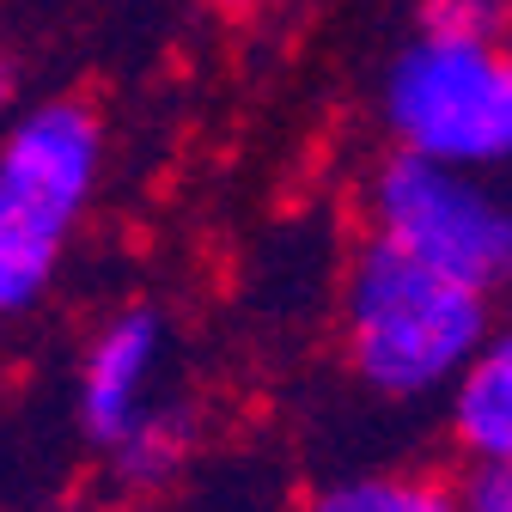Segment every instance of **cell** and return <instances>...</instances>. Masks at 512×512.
Here are the masks:
<instances>
[{
    "instance_id": "1",
    "label": "cell",
    "mask_w": 512,
    "mask_h": 512,
    "mask_svg": "<svg viewBox=\"0 0 512 512\" xmlns=\"http://www.w3.org/2000/svg\"><path fill=\"white\" fill-rule=\"evenodd\" d=\"M494 293L360 238L342 281V354L384 403H427L494 336Z\"/></svg>"
},
{
    "instance_id": "2",
    "label": "cell",
    "mask_w": 512,
    "mask_h": 512,
    "mask_svg": "<svg viewBox=\"0 0 512 512\" xmlns=\"http://www.w3.org/2000/svg\"><path fill=\"white\" fill-rule=\"evenodd\" d=\"M104 183V116L86 98H43L0 128V317L55 287Z\"/></svg>"
},
{
    "instance_id": "3",
    "label": "cell",
    "mask_w": 512,
    "mask_h": 512,
    "mask_svg": "<svg viewBox=\"0 0 512 512\" xmlns=\"http://www.w3.org/2000/svg\"><path fill=\"white\" fill-rule=\"evenodd\" d=\"M360 220L366 238L464 287L500 293L512 275V208L494 171H464L391 147L360 183Z\"/></svg>"
},
{
    "instance_id": "4",
    "label": "cell",
    "mask_w": 512,
    "mask_h": 512,
    "mask_svg": "<svg viewBox=\"0 0 512 512\" xmlns=\"http://www.w3.org/2000/svg\"><path fill=\"white\" fill-rule=\"evenodd\" d=\"M384 135L403 153L500 171L512 153V61L506 43L470 37H427L415 31L378 86Z\"/></svg>"
},
{
    "instance_id": "5",
    "label": "cell",
    "mask_w": 512,
    "mask_h": 512,
    "mask_svg": "<svg viewBox=\"0 0 512 512\" xmlns=\"http://www.w3.org/2000/svg\"><path fill=\"white\" fill-rule=\"evenodd\" d=\"M165 348H171V330L153 305H122L92 330V342L80 354L74 403H80V433L98 452H110V445L159 403Z\"/></svg>"
},
{
    "instance_id": "6",
    "label": "cell",
    "mask_w": 512,
    "mask_h": 512,
    "mask_svg": "<svg viewBox=\"0 0 512 512\" xmlns=\"http://www.w3.org/2000/svg\"><path fill=\"white\" fill-rule=\"evenodd\" d=\"M439 397L464 464H512V348L500 330Z\"/></svg>"
},
{
    "instance_id": "7",
    "label": "cell",
    "mask_w": 512,
    "mask_h": 512,
    "mask_svg": "<svg viewBox=\"0 0 512 512\" xmlns=\"http://www.w3.org/2000/svg\"><path fill=\"white\" fill-rule=\"evenodd\" d=\"M189 445H196V415H189L183 403H171V397H159L104 458H110V476L122 488H141L147 494V488H165L189 464Z\"/></svg>"
},
{
    "instance_id": "8",
    "label": "cell",
    "mask_w": 512,
    "mask_h": 512,
    "mask_svg": "<svg viewBox=\"0 0 512 512\" xmlns=\"http://www.w3.org/2000/svg\"><path fill=\"white\" fill-rule=\"evenodd\" d=\"M305 512H458V494L433 470H360L324 482Z\"/></svg>"
},
{
    "instance_id": "9",
    "label": "cell",
    "mask_w": 512,
    "mask_h": 512,
    "mask_svg": "<svg viewBox=\"0 0 512 512\" xmlns=\"http://www.w3.org/2000/svg\"><path fill=\"white\" fill-rule=\"evenodd\" d=\"M506 0H415V31L427 37H470V43H506Z\"/></svg>"
},
{
    "instance_id": "10",
    "label": "cell",
    "mask_w": 512,
    "mask_h": 512,
    "mask_svg": "<svg viewBox=\"0 0 512 512\" xmlns=\"http://www.w3.org/2000/svg\"><path fill=\"white\" fill-rule=\"evenodd\" d=\"M452 494L458 512H512V464H464Z\"/></svg>"
},
{
    "instance_id": "11",
    "label": "cell",
    "mask_w": 512,
    "mask_h": 512,
    "mask_svg": "<svg viewBox=\"0 0 512 512\" xmlns=\"http://www.w3.org/2000/svg\"><path fill=\"white\" fill-rule=\"evenodd\" d=\"M202 7H214V13H226V19H256V13L287 7V0H202Z\"/></svg>"
},
{
    "instance_id": "12",
    "label": "cell",
    "mask_w": 512,
    "mask_h": 512,
    "mask_svg": "<svg viewBox=\"0 0 512 512\" xmlns=\"http://www.w3.org/2000/svg\"><path fill=\"white\" fill-rule=\"evenodd\" d=\"M13 92H19V74H13V61H7V49H0V122L13 116Z\"/></svg>"
},
{
    "instance_id": "13",
    "label": "cell",
    "mask_w": 512,
    "mask_h": 512,
    "mask_svg": "<svg viewBox=\"0 0 512 512\" xmlns=\"http://www.w3.org/2000/svg\"><path fill=\"white\" fill-rule=\"evenodd\" d=\"M128 512H147V506H128Z\"/></svg>"
}]
</instances>
